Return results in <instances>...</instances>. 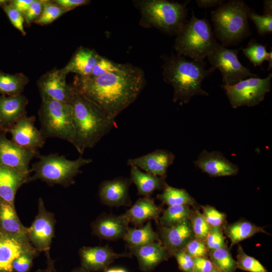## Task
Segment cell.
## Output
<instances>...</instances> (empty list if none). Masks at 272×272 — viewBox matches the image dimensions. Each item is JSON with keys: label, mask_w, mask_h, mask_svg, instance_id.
Listing matches in <instances>:
<instances>
[{"label": "cell", "mask_w": 272, "mask_h": 272, "mask_svg": "<svg viewBox=\"0 0 272 272\" xmlns=\"http://www.w3.org/2000/svg\"><path fill=\"white\" fill-rule=\"evenodd\" d=\"M145 83L143 72L130 64H122L114 72L96 77L79 76L75 90L93 103L110 119L115 117L132 103Z\"/></svg>", "instance_id": "obj_1"}, {"label": "cell", "mask_w": 272, "mask_h": 272, "mask_svg": "<svg viewBox=\"0 0 272 272\" xmlns=\"http://www.w3.org/2000/svg\"><path fill=\"white\" fill-rule=\"evenodd\" d=\"M204 61L188 60L176 55L165 57L163 65L164 81L173 88V101L180 105L186 104L195 95L208 96L201 88L203 80L215 69H206Z\"/></svg>", "instance_id": "obj_2"}, {"label": "cell", "mask_w": 272, "mask_h": 272, "mask_svg": "<svg viewBox=\"0 0 272 272\" xmlns=\"http://www.w3.org/2000/svg\"><path fill=\"white\" fill-rule=\"evenodd\" d=\"M71 105L75 134V148L83 154L86 149L93 148L115 127L116 122L75 89Z\"/></svg>", "instance_id": "obj_3"}, {"label": "cell", "mask_w": 272, "mask_h": 272, "mask_svg": "<svg viewBox=\"0 0 272 272\" xmlns=\"http://www.w3.org/2000/svg\"><path fill=\"white\" fill-rule=\"evenodd\" d=\"M188 2L142 0L137 1L135 3L141 12V25L177 34L187 21L186 5Z\"/></svg>", "instance_id": "obj_4"}, {"label": "cell", "mask_w": 272, "mask_h": 272, "mask_svg": "<svg viewBox=\"0 0 272 272\" xmlns=\"http://www.w3.org/2000/svg\"><path fill=\"white\" fill-rule=\"evenodd\" d=\"M174 48L177 54L203 61L217 43L209 21L197 18L193 12L177 33Z\"/></svg>", "instance_id": "obj_5"}, {"label": "cell", "mask_w": 272, "mask_h": 272, "mask_svg": "<svg viewBox=\"0 0 272 272\" xmlns=\"http://www.w3.org/2000/svg\"><path fill=\"white\" fill-rule=\"evenodd\" d=\"M250 11L242 1H230L218 6L211 13L216 36L225 44H231L249 35Z\"/></svg>", "instance_id": "obj_6"}, {"label": "cell", "mask_w": 272, "mask_h": 272, "mask_svg": "<svg viewBox=\"0 0 272 272\" xmlns=\"http://www.w3.org/2000/svg\"><path fill=\"white\" fill-rule=\"evenodd\" d=\"M38 160L32 165L29 182L40 180L49 185H60L67 187L75 183V177L82 172L81 168L92 162L91 159L82 157L72 160L63 155L50 154L40 155Z\"/></svg>", "instance_id": "obj_7"}, {"label": "cell", "mask_w": 272, "mask_h": 272, "mask_svg": "<svg viewBox=\"0 0 272 272\" xmlns=\"http://www.w3.org/2000/svg\"><path fill=\"white\" fill-rule=\"evenodd\" d=\"M40 129L45 139L56 138L75 146L72 105L53 100L42 99L38 111Z\"/></svg>", "instance_id": "obj_8"}, {"label": "cell", "mask_w": 272, "mask_h": 272, "mask_svg": "<svg viewBox=\"0 0 272 272\" xmlns=\"http://www.w3.org/2000/svg\"><path fill=\"white\" fill-rule=\"evenodd\" d=\"M272 74L263 79L251 77L231 86L222 85L231 106L253 107L259 104L270 90Z\"/></svg>", "instance_id": "obj_9"}, {"label": "cell", "mask_w": 272, "mask_h": 272, "mask_svg": "<svg viewBox=\"0 0 272 272\" xmlns=\"http://www.w3.org/2000/svg\"><path fill=\"white\" fill-rule=\"evenodd\" d=\"M240 49H229L217 43L207 57L212 66L221 72L223 85L231 86L247 77L257 76L239 60Z\"/></svg>", "instance_id": "obj_10"}, {"label": "cell", "mask_w": 272, "mask_h": 272, "mask_svg": "<svg viewBox=\"0 0 272 272\" xmlns=\"http://www.w3.org/2000/svg\"><path fill=\"white\" fill-rule=\"evenodd\" d=\"M56 220L54 214L47 211L43 200L38 201V212L30 227L27 228L29 242L37 251L48 253L55 234Z\"/></svg>", "instance_id": "obj_11"}, {"label": "cell", "mask_w": 272, "mask_h": 272, "mask_svg": "<svg viewBox=\"0 0 272 272\" xmlns=\"http://www.w3.org/2000/svg\"><path fill=\"white\" fill-rule=\"evenodd\" d=\"M6 133H0V165L30 174L29 164L39 155L37 150L17 145L6 137Z\"/></svg>", "instance_id": "obj_12"}, {"label": "cell", "mask_w": 272, "mask_h": 272, "mask_svg": "<svg viewBox=\"0 0 272 272\" xmlns=\"http://www.w3.org/2000/svg\"><path fill=\"white\" fill-rule=\"evenodd\" d=\"M66 76L61 69H54L43 75L38 82L41 98L71 104L75 89L66 83Z\"/></svg>", "instance_id": "obj_13"}, {"label": "cell", "mask_w": 272, "mask_h": 272, "mask_svg": "<svg viewBox=\"0 0 272 272\" xmlns=\"http://www.w3.org/2000/svg\"><path fill=\"white\" fill-rule=\"evenodd\" d=\"M12 136L11 141L17 145L26 149L41 148L45 139L40 130L35 125V117L24 116L8 129Z\"/></svg>", "instance_id": "obj_14"}, {"label": "cell", "mask_w": 272, "mask_h": 272, "mask_svg": "<svg viewBox=\"0 0 272 272\" xmlns=\"http://www.w3.org/2000/svg\"><path fill=\"white\" fill-rule=\"evenodd\" d=\"M194 165L212 177L235 175L239 171L237 165L228 160L219 151L203 150L194 161Z\"/></svg>", "instance_id": "obj_15"}, {"label": "cell", "mask_w": 272, "mask_h": 272, "mask_svg": "<svg viewBox=\"0 0 272 272\" xmlns=\"http://www.w3.org/2000/svg\"><path fill=\"white\" fill-rule=\"evenodd\" d=\"M174 159L175 155L172 152L157 149L142 156L128 159L127 164L153 175L165 177Z\"/></svg>", "instance_id": "obj_16"}, {"label": "cell", "mask_w": 272, "mask_h": 272, "mask_svg": "<svg viewBox=\"0 0 272 272\" xmlns=\"http://www.w3.org/2000/svg\"><path fill=\"white\" fill-rule=\"evenodd\" d=\"M131 182L130 179L121 177L103 181L99 188L101 201L109 206H128L131 203L129 195Z\"/></svg>", "instance_id": "obj_17"}, {"label": "cell", "mask_w": 272, "mask_h": 272, "mask_svg": "<svg viewBox=\"0 0 272 272\" xmlns=\"http://www.w3.org/2000/svg\"><path fill=\"white\" fill-rule=\"evenodd\" d=\"M128 224L123 215H103L92 224V232L101 239L115 240L123 238L129 228Z\"/></svg>", "instance_id": "obj_18"}, {"label": "cell", "mask_w": 272, "mask_h": 272, "mask_svg": "<svg viewBox=\"0 0 272 272\" xmlns=\"http://www.w3.org/2000/svg\"><path fill=\"white\" fill-rule=\"evenodd\" d=\"M79 255L83 268L90 270L105 269L114 259L128 256L116 253L108 246H83L79 250Z\"/></svg>", "instance_id": "obj_19"}, {"label": "cell", "mask_w": 272, "mask_h": 272, "mask_svg": "<svg viewBox=\"0 0 272 272\" xmlns=\"http://www.w3.org/2000/svg\"><path fill=\"white\" fill-rule=\"evenodd\" d=\"M0 234L30 243L27 228L20 220L15 206L0 198Z\"/></svg>", "instance_id": "obj_20"}, {"label": "cell", "mask_w": 272, "mask_h": 272, "mask_svg": "<svg viewBox=\"0 0 272 272\" xmlns=\"http://www.w3.org/2000/svg\"><path fill=\"white\" fill-rule=\"evenodd\" d=\"M160 234L162 244L171 253L182 250L194 238L189 220L169 227L162 226Z\"/></svg>", "instance_id": "obj_21"}, {"label": "cell", "mask_w": 272, "mask_h": 272, "mask_svg": "<svg viewBox=\"0 0 272 272\" xmlns=\"http://www.w3.org/2000/svg\"><path fill=\"white\" fill-rule=\"evenodd\" d=\"M29 174L0 165V198L15 206V198L18 189L29 182Z\"/></svg>", "instance_id": "obj_22"}, {"label": "cell", "mask_w": 272, "mask_h": 272, "mask_svg": "<svg viewBox=\"0 0 272 272\" xmlns=\"http://www.w3.org/2000/svg\"><path fill=\"white\" fill-rule=\"evenodd\" d=\"M28 99L20 94L0 96V119L6 132L19 119L26 115Z\"/></svg>", "instance_id": "obj_23"}, {"label": "cell", "mask_w": 272, "mask_h": 272, "mask_svg": "<svg viewBox=\"0 0 272 272\" xmlns=\"http://www.w3.org/2000/svg\"><path fill=\"white\" fill-rule=\"evenodd\" d=\"M33 249L30 243L0 234V272H13L14 260L23 253Z\"/></svg>", "instance_id": "obj_24"}, {"label": "cell", "mask_w": 272, "mask_h": 272, "mask_svg": "<svg viewBox=\"0 0 272 272\" xmlns=\"http://www.w3.org/2000/svg\"><path fill=\"white\" fill-rule=\"evenodd\" d=\"M161 210L150 196L140 198L123 215L128 223L142 225L151 220H156Z\"/></svg>", "instance_id": "obj_25"}, {"label": "cell", "mask_w": 272, "mask_h": 272, "mask_svg": "<svg viewBox=\"0 0 272 272\" xmlns=\"http://www.w3.org/2000/svg\"><path fill=\"white\" fill-rule=\"evenodd\" d=\"M129 248L144 270L153 269L167 257L168 250L160 241L140 247Z\"/></svg>", "instance_id": "obj_26"}, {"label": "cell", "mask_w": 272, "mask_h": 272, "mask_svg": "<svg viewBox=\"0 0 272 272\" xmlns=\"http://www.w3.org/2000/svg\"><path fill=\"white\" fill-rule=\"evenodd\" d=\"M99 55L94 50L80 47L65 67L61 70L65 75L70 73H74L80 77H88L90 75Z\"/></svg>", "instance_id": "obj_27"}, {"label": "cell", "mask_w": 272, "mask_h": 272, "mask_svg": "<svg viewBox=\"0 0 272 272\" xmlns=\"http://www.w3.org/2000/svg\"><path fill=\"white\" fill-rule=\"evenodd\" d=\"M130 167V180L135 185L140 195L150 196L155 190L163 189L166 184L165 177L142 172L135 166Z\"/></svg>", "instance_id": "obj_28"}, {"label": "cell", "mask_w": 272, "mask_h": 272, "mask_svg": "<svg viewBox=\"0 0 272 272\" xmlns=\"http://www.w3.org/2000/svg\"><path fill=\"white\" fill-rule=\"evenodd\" d=\"M129 248H137L159 241L156 233L153 230L150 221L139 228H128L123 238Z\"/></svg>", "instance_id": "obj_29"}, {"label": "cell", "mask_w": 272, "mask_h": 272, "mask_svg": "<svg viewBox=\"0 0 272 272\" xmlns=\"http://www.w3.org/2000/svg\"><path fill=\"white\" fill-rule=\"evenodd\" d=\"M258 233L266 232L262 228L248 221H239L227 226L226 233L231 242V245L250 238Z\"/></svg>", "instance_id": "obj_30"}, {"label": "cell", "mask_w": 272, "mask_h": 272, "mask_svg": "<svg viewBox=\"0 0 272 272\" xmlns=\"http://www.w3.org/2000/svg\"><path fill=\"white\" fill-rule=\"evenodd\" d=\"M28 81V78L23 74H8L0 72V95H20Z\"/></svg>", "instance_id": "obj_31"}, {"label": "cell", "mask_w": 272, "mask_h": 272, "mask_svg": "<svg viewBox=\"0 0 272 272\" xmlns=\"http://www.w3.org/2000/svg\"><path fill=\"white\" fill-rule=\"evenodd\" d=\"M157 197L168 206L176 205H193L195 201L184 189L177 188L166 184L162 193Z\"/></svg>", "instance_id": "obj_32"}, {"label": "cell", "mask_w": 272, "mask_h": 272, "mask_svg": "<svg viewBox=\"0 0 272 272\" xmlns=\"http://www.w3.org/2000/svg\"><path fill=\"white\" fill-rule=\"evenodd\" d=\"M192 213L187 205L168 206L160 218L162 226L169 227L189 220Z\"/></svg>", "instance_id": "obj_33"}, {"label": "cell", "mask_w": 272, "mask_h": 272, "mask_svg": "<svg viewBox=\"0 0 272 272\" xmlns=\"http://www.w3.org/2000/svg\"><path fill=\"white\" fill-rule=\"evenodd\" d=\"M211 261L222 272H234L237 268L236 261L226 247L209 251Z\"/></svg>", "instance_id": "obj_34"}, {"label": "cell", "mask_w": 272, "mask_h": 272, "mask_svg": "<svg viewBox=\"0 0 272 272\" xmlns=\"http://www.w3.org/2000/svg\"><path fill=\"white\" fill-rule=\"evenodd\" d=\"M243 54L254 66H261L265 60H267L269 52L266 47L255 40H251L245 48H242Z\"/></svg>", "instance_id": "obj_35"}, {"label": "cell", "mask_w": 272, "mask_h": 272, "mask_svg": "<svg viewBox=\"0 0 272 272\" xmlns=\"http://www.w3.org/2000/svg\"><path fill=\"white\" fill-rule=\"evenodd\" d=\"M43 8L40 16L34 21L36 24L45 25L50 24L66 13L54 1H43Z\"/></svg>", "instance_id": "obj_36"}, {"label": "cell", "mask_w": 272, "mask_h": 272, "mask_svg": "<svg viewBox=\"0 0 272 272\" xmlns=\"http://www.w3.org/2000/svg\"><path fill=\"white\" fill-rule=\"evenodd\" d=\"M237 268L249 272H267L263 265L253 257L246 254L239 245L237 251Z\"/></svg>", "instance_id": "obj_37"}, {"label": "cell", "mask_w": 272, "mask_h": 272, "mask_svg": "<svg viewBox=\"0 0 272 272\" xmlns=\"http://www.w3.org/2000/svg\"><path fill=\"white\" fill-rule=\"evenodd\" d=\"M189 220L194 238L205 241L211 227L206 222L202 214L198 211L192 212Z\"/></svg>", "instance_id": "obj_38"}, {"label": "cell", "mask_w": 272, "mask_h": 272, "mask_svg": "<svg viewBox=\"0 0 272 272\" xmlns=\"http://www.w3.org/2000/svg\"><path fill=\"white\" fill-rule=\"evenodd\" d=\"M249 18L255 24L258 33L261 36L270 34L272 32V13H264L260 15L252 11L248 15Z\"/></svg>", "instance_id": "obj_39"}, {"label": "cell", "mask_w": 272, "mask_h": 272, "mask_svg": "<svg viewBox=\"0 0 272 272\" xmlns=\"http://www.w3.org/2000/svg\"><path fill=\"white\" fill-rule=\"evenodd\" d=\"M122 64L117 63L99 55L94 66L90 77H96L118 70Z\"/></svg>", "instance_id": "obj_40"}, {"label": "cell", "mask_w": 272, "mask_h": 272, "mask_svg": "<svg viewBox=\"0 0 272 272\" xmlns=\"http://www.w3.org/2000/svg\"><path fill=\"white\" fill-rule=\"evenodd\" d=\"M37 251L33 249L25 252L17 257L13 262V271L15 272H28L32 265L33 259Z\"/></svg>", "instance_id": "obj_41"}, {"label": "cell", "mask_w": 272, "mask_h": 272, "mask_svg": "<svg viewBox=\"0 0 272 272\" xmlns=\"http://www.w3.org/2000/svg\"><path fill=\"white\" fill-rule=\"evenodd\" d=\"M202 215L211 228H221L224 224L226 215L211 206L202 207Z\"/></svg>", "instance_id": "obj_42"}, {"label": "cell", "mask_w": 272, "mask_h": 272, "mask_svg": "<svg viewBox=\"0 0 272 272\" xmlns=\"http://www.w3.org/2000/svg\"><path fill=\"white\" fill-rule=\"evenodd\" d=\"M205 242L209 251H212L226 246L225 237L221 228H211Z\"/></svg>", "instance_id": "obj_43"}, {"label": "cell", "mask_w": 272, "mask_h": 272, "mask_svg": "<svg viewBox=\"0 0 272 272\" xmlns=\"http://www.w3.org/2000/svg\"><path fill=\"white\" fill-rule=\"evenodd\" d=\"M182 250L193 258L206 257L209 251L205 241L195 238L191 239Z\"/></svg>", "instance_id": "obj_44"}, {"label": "cell", "mask_w": 272, "mask_h": 272, "mask_svg": "<svg viewBox=\"0 0 272 272\" xmlns=\"http://www.w3.org/2000/svg\"><path fill=\"white\" fill-rule=\"evenodd\" d=\"M4 11L8 16L12 25L23 35H25L26 32L24 29V16L9 3H7L2 7Z\"/></svg>", "instance_id": "obj_45"}, {"label": "cell", "mask_w": 272, "mask_h": 272, "mask_svg": "<svg viewBox=\"0 0 272 272\" xmlns=\"http://www.w3.org/2000/svg\"><path fill=\"white\" fill-rule=\"evenodd\" d=\"M176 259L180 269L184 272H193L194 258L183 250L172 253Z\"/></svg>", "instance_id": "obj_46"}, {"label": "cell", "mask_w": 272, "mask_h": 272, "mask_svg": "<svg viewBox=\"0 0 272 272\" xmlns=\"http://www.w3.org/2000/svg\"><path fill=\"white\" fill-rule=\"evenodd\" d=\"M43 8V1L33 0L24 17L26 23L30 24L41 14Z\"/></svg>", "instance_id": "obj_47"}, {"label": "cell", "mask_w": 272, "mask_h": 272, "mask_svg": "<svg viewBox=\"0 0 272 272\" xmlns=\"http://www.w3.org/2000/svg\"><path fill=\"white\" fill-rule=\"evenodd\" d=\"M217 268L211 260L206 257L194 258L193 272H211Z\"/></svg>", "instance_id": "obj_48"}, {"label": "cell", "mask_w": 272, "mask_h": 272, "mask_svg": "<svg viewBox=\"0 0 272 272\" xmlns=\"http://www.w3.org/2000/svg\"><path fill=\"white\" fill-rule=\"evenodd\" d=\"M53 1L66 12L77 7L87 5L90 2L87 0H56Z\"/></svg>", "instance_id": "obj_49"}, {"label": "cell", "mask_w": 272, "mask_h": 272, "mask_svg": "<svg viewBox=\"0 0 272 272\" xmlns=\"http://www.w3.org/2000/svg\"><path fill=\"white\" fill-rule=\"evenodd\" d=\"M33 0H13L10 4L24 16Z\"/></svg>", "instance_id": "obj_50"}, {"label": "cell", "mask_w": 272, "mask_h": 272, "mask_svg": "<svg viewBox=\"0 0 272 272\" xmlns=\"http://www.w3.org/2000/svg\"><path fill=\"white\" fill-rule=\"evenodd\" d=\"M223 0H197L196 3L200 8H207L215 6H219L224 3Z\"/></svg>", "instance_id": "obj_51"}, {"label": "cell", "mask_w": 272, "mask_h": 272, "mask_svg": "<svg viewBox=\"0 0 272 272\" xmlns=\"http://www.w3.org/2000/svg\"><path fill=\"white\" fill-rule=\"evenodd\" d=\"M271 1L266 0L264 1V13H272Z\"/></svg>", "instance_id": "obj_52"}, {"label": "cell", "mask_w": 272, "mask_h": 272, "mask_svg": "<svg viewBox=\"0 0 272 272\" xmlns=\"http://www.w3.org/2000/svg\"><path fill=\"white\" fill-rule=\"evenodd\" d=\"M105 272H127L126 270L122 268H111L107 269Z\"/></svg>", "instance_id": "obj_53"}, {"label": "cell", "mask_w": 272, "mask_h": 272, "mask_svg": "<svg viewBox=\"0 0 272 272\" xmlns=\"http://www.w3.org/2000/svg\"><path fill=\"white\" fill-rule=\"evenodd\" d=\"M267 61H268V71H270L272 67V51H270L269 52V54L268 56V58Z\"/></svg>", "instance_id": "obj_54"}, {"label": "cell", "mask_w": 272, "mask_h": 272, "mask_svg": "<svg viewBox=\"0 0 272 272\" xmlns=\"http://www.w3.org/2000/svg\"><path fill=\"white\" fill-rule=\"evenodd\" d=\"M3 132H7L2 124V123L0 119V133H3Z\"/></svg>", "instance_id": "obj_55"}, {"label": "cell", "mask_w": 272, "mask_h": 272, "mask_svg": "<svg viewBox=\"0 0 272 272\" xmlns=\"http://www.w3.org/2000/svg\"><path fill=\"white\" fill-rule=\"evenodd\" d=\"M8 2L9 1H6V0H0V6L1 7L4 6L5 5L8 3H9Z\"/></svg>", "instance_id": "obj_56"}, {"label": "cell", "mask_w": 272, "mask_h": 272, "mask_svg": "<svg viewBox=\"0 0 272 272\" xmlns=\"http://www.w3.org/2000/svg\"><path fill=\"white\" fill-rule=\"evenodd\" d=\"M75 272H87L86 270H85V269H79Z\"/></svg>", "instance_id": "obj_57"}, {"label": "cell", "mask_w": 272, "mask_h": 272, "mask_svg": "<svg viewBox=\"0 0 272 272\" xmlns=\"http://www.w3.org/2000/svg\"><path fill=\"white\" fill-rule=\"evenodd\" d=\"M211 272H222V271L217 268L212 271Z\"/></svg>", "instance_id": "obj_58"}, {"label": "cell", "mask_w": 272, "mask_h": 272, "mask_svg": "<svg viewBox=\"0 0 272 272\" xmlns=\"http://www.w3.org/2000/svg\"><path fill=\"white\" fill-rule=\"evenodd\" d=\"M44 272H51L50 270H46V271H44Z\"/></svg>", "instance_id": "obj_59"}]
</instances>
